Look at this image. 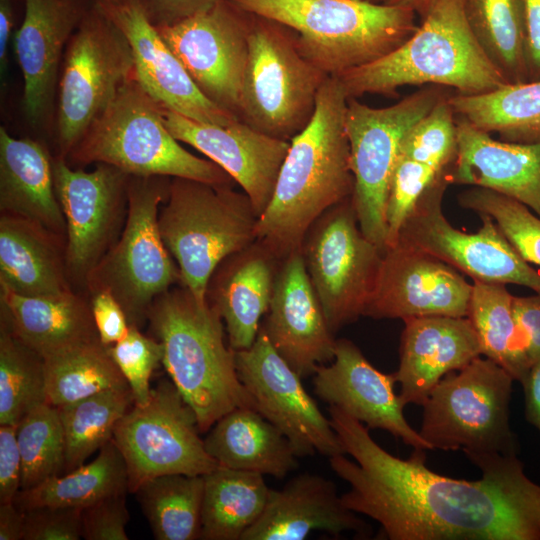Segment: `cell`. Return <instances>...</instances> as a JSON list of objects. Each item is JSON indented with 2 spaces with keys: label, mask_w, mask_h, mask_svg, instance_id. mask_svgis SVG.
I'll return each mask as SVG.
<instances>
[{
  "label": "cell",
  "mask_w": 540,
  "mask_h": 540,
  "mask_svg": "<svg viewBox=\"0 0 540 540\" xmlns=\"http://www.w3.org/2000/svg\"><path fill=\"white\" fill-rule=\"evenodd\" d=\"M525 394V416L540 433V360L535 362L521 383Z\"/></svg>",
  "instance_id": "cell-54"
},
{
  "label": "cell",
  "mask_w": 540,
  "mask_h": 540,
  "mask_svg": "<svg viewBox=\"0 0 540 540\" xmlns=\"http://www.w3.org/2000/svg\"><path fill=\"white\" fill-rule=\"evenodd\" d=\"M347 103L340 79L329 76L319 89L311 120L290 140L271 200L255 229L256 240L279 259L300 249L314 221L353 194Z\"/></svg>",
  "instance_id": "cell-2"
},
{
  "label": "cell",
  "mask_w": 540,
  "mask_h": 540,
  "mask_svg": "<svg viewBox=\"0 0 540 540\" xmlns=\"http://www.w3.org/2000/svg\"><path fill=\"white\" fill-rule=\"evenodd\" d=\"M134 75L130 44L106 8L92 1L69 39L58 80L56 135L67 158Z\"/></svg>",
  "instance_id": "cell-11"
},
{
  "label": "cell",
  "mask_w": 540,
  "mask_h": 540,
  "mask_svg": "<svg viewBox=\"0 0 540 540\" xmlns=\"http://www.w3.org/2000/svg\"><path fill=\"white\" fill-rule=\"evenodd\" d=\"M512 376L491 359L477 357L442 378L423 406L418 431L431 449L517 455L509 422Z\"/></svg>",
  "instance_id": "cell-10"
},
{
  "label": "cell",
  "mask_w": 540,
  "mask_h": 540,
  "mask_svg": "<svg viewBox=\"0 0 540 540\" xmlns=\"http://www.w3.org/2000/svg\"><path fill=\"white\" fill-rule=\"evenodd\" d=\"M170 133L220 166L250 198L259 217L269 204L290 141L262 133L239 120L204 124L163 108Z\"/></svg>",
  "instance_id": "cell-21"
},
{
  "label": "cell",
  "mask_w": 540,
  "mask_h": 540,
  "mask_svg": "<svg viewBox=\"0 0 540 540\" xmlns=\"http://www.w3.org/2000/svg\"><path fill=\"white\" fill-rule=\"evenodd\" d=\"M328 77L302 55L294 30L249 13L241 121L262 133L290 141L311 120L317 94Z\"/></svg>",
  "instance_id": "cell-8"
},
{
  "label": "cell",
  "mask_w": 540,
  "mask_h": 540,
  "mask_svg": "<svg viewBox=\"0 0 540 540\" xmlns=\"http://www.w3.org/2000/svg\"><path fill=\"white\" fill-rule=\"evenodd\" d=\"M107 349L131 389L134 404H146L151 396V375L162 363V344L129 325L125 337Z\"/></svg>",
  "instance_id": "cell-45"
},
{
  "label": "cell",
  "mask_w": 540,
  "mask_h": 540,
  "mask_svg": "<svg viewBox=\"0 0 540 540\" xmlns=\"http://www.w3.org/2000/svg\"><path fill=\"white\" fill-rule=\"evenodd\" d=\"M403 321L400 361L394 376L404 405H422L442 378L482 356L468 317L425 316Z\"/></svg>",
  "instance_id": "cell-25"
},
{
  "label": "cell",
  "mask_w": 540,
  "mask_h": 540,
  "mask_svg": "<svg viewBox=\"0 0 540 540\" xmlns=\"http://www.w3.org/2000/svg\"><path fill=\"white\" fill-rule=\"evenodd\" d=\"M456 116L501 140L515 143L540 141V80L507 83L477 95L452 94Z\"/></svg>",
  "instance_id": "cell-35"
},
{
  "label": "cell",
  "mask_w": 540,
  "mask_h": 540,
  "mask_svg": "<svg viewBox=\"0 0 540 540\" xmlns=\"http://www.w3.org/2000/svg\"><path fill=\"white\" fill-rule=\"evenodd\" d=\"M147 321L163 346L162 364L201 433L237 407L254 408L239 380L235 351L225 341L223 320L208 301L199 303L182 285L170 288L155 299Z\"/></svg>",
  "instance_id": "cell-3"
},
{
  "label": "cell",
  "mask_w": 540,
  "mask_h": 540,
  "mask_svg": "<svg viewBox=\"0 0 540 540\" xmlns=\"http://www.w3.org/2000/svg\"><path fill=\"white\" fill-rule=\"evenodd\" d=\"M296 32L302 55L329 76L377 60L418 28L404 6L361 0H229Z\"/></svg>",
  "instance_id": "cell-5"
},
{
  "label": "cell",
  "mask_w": 540,
  "mask_h": 540,
  "mask_svg": "<svg viewBox=\"0 0 540 540\" xmlns=\"http://www.w3.org/2000/svg\"><path fill=\"white\" fill-rule=\"evenodd\" d=\"M235 362L254 409L288 438L298 458L315 453L328 458L346 455L330 418L320 411L302 378L277 353L261 327L250 348L235 351Z\"/></svg>",
  "instance_id": "cell-17"
},
{
  "label": "cell",
  "mask_w": 540,
  "mask_h": 540,
  "mask_svg": "<svg viewBox=\"0 0 540 540\" xmlns=\"http://www.w3.org/2000/svg\"><path fill=\"white\" fill-rule=\"evenodd\" d=\"M0 210L34 221L66 243L65 218L57 198L53 159L30 138L0 128Z\"/></svg>",
  "instance_id": "cell-29"
},
{
  "label": "cell",
  "mask_w": 540,
  "mask_h": 540,
  "mask_svg": "<svg viewBox=\"0 0 540 540\" xmlns=\"http://www.w3.org/2000/svg\"><path fill=\"white\" fill-rule=\"evenodd\" d=\"M78 164L104 163L130 176L193 179L218 186L235 181L211 160L199 158L170 133L161 107L133 75L68 155Z\"/></svg>",
  "instance_id": "cell-6"
},
{
  "label": "cell",
  "mask_w": 540,
  "mask_h": 540,
  "mask_svg": "<svg viewBox=\"0 0 540 540\" xmlns=\"http://www.w3.org/2000/svg\"><path fill=\"white\" fill-rule=\"evenodd\" d=\"M456 129L457 155L449 171L450 183L496 191L540 217V141L496 140L460 116Z\"/></svg>",
  "instance_id": "cell-27"
},
{
  "label": "cell",
  "mask_w": 540,
  "mask_h": 540,
  "mask_svg": "<svg viewBox=\"0 0 540 540\" xmlns=\"http://www.w3.org/2000/svg\"><path fill=\"white\" fill-rule=\"evenodd\" d=\"M459 204L492 217L503 235L528 263L540 266V217L523 203L496 191L471 187L458 195Z\"/></svg>",
  "instance_id": "cell-43"
},
{
  "label": "cell",
  "mask_w": 540,
  "mask_h": 540,
  "mask_svg": "<svg viewBox=\"0 0 540 540\" xmlns=\"http://www.w3.org/2000/svg\"><path fill=\"white\" fill-rule=\"evenodd\" d=\"M281 259L262 242L226 257L212 273L207 301L221 316L234 351L252 346L269 309Z\"/></svg>",
  "instance_id": "cell-28"
},
{
  "label": "cell",
  "mask_w": 540,
  "mask_h": 540,
  "mask_svg": "<svg viewBox=\"0 0 540 540\" xmlns=\"http://www.w3.org/2000/svg\"><path fill=\"white\" fill-rule=\"evenodd\" d=\"M329 418L346 454L329 458L350 490L341 499L381 526L390 540H540V485L516 454L463 451L482 472L469 481L442 476L423 449L398 458L368 428L335 406Z\"/></svg>",
  "instance_id": "cell-1"
},
{
  "label": "cell",
  "mask_w": 540,
  "mask_h": 540,
  "mask_svg": "<svg viewBox=\"0 0 540 540\" xmlns=\"http://www.w3.org/2000/svg\"><path fill=\"white\" fill-rule=\"evenodd\" d=\"M102 5L130 44L136 80L161 107L210 125L228 126L240 120L203 95L135 1Z\"/></svg>",
  "instance_id": "cell-22"
},
{
  "label": "cell",
  "mask_w": 540,
  "mask_h": 540,
  "mask_svg": "<svg viewBox=\"0 0 540 540\" xmlns=\"http://www.w3.org/2000/svg\"><path fill=\"white\" fill-rule=\"evenodd\" d=\"M25 511L15 502L0 503V540H23Z\"/></svg>",
  "instance_id": "cell-55"
},
{
  "label": "cell",
  "mask_w": 540,
  "mask_h": 540,
  "mask_svg": "<svg viewBox=\"0 0 540 540\" xmlns=\"http://www.w3.org/2000/svg\"><path fill=\"white\" fill-rule=\"evenodd\" d=\"M258 216L233 186L171 178L158 215L162 240L176 261L181 285L201 304L216 267L256 240Z\"/></svg>",
  "instance_id": "cell-7"
},
{
  "label": "cell",
  "mask_w": 540,
  "mask_h": 540,
  "mask_svg": "<svg viewBox=\"0 0 540 540\" xmlns=\"http://www.w3.org/2000/svg\"><path fill=\"white\" fill-rule=\"evenodd\" d=\"M203 440L207 453L227 468L282 479L298 467L288 438L251 407L223 415Z\"/></svg>",
  "instance_id": "cell-32"
},
{
  "label": "cell",
  "mask_w": 540,
  "mask_h": 540,
  "mask_svg": "<svg viewBox=\"0 0 540 540\" xmlns=\"http://www.w3.org/2000/svg\"><path fill=\"white\" fill-rule=\"evenodd\" d=\"M394 374L377 370L350 340H336L330 365L317 366L313 375L315 394L367 428L383 429L413 449L432 450L406 420Z\"/></svg>",
  "instance_id": "cell-23"
},
{
  "label": "cell",
  "mask_w": 540,
  "mask_h": 540,
  "mask_svg": "<svg viewBox=\"0 0 540 540\" xmlns=\"http://www.w3.org/2000/svg\"><path fill=\"white\" fill-rule=\"evenodd\" d=\"M466 23L507 83L527 82L519 0H459Z\"/></svg>",
  "instance_id": "cell-38"
},
{
  "label": "cell",
  "mask_w": 540,
  "mask_h": 540,
  "mask_svg": "<svg viewBox=\"0 0 540 540\" xmlns=\"http://www.w3.org/2000/svg\"><path fill=\"white\" fill-rule=\"evenodd\" d=\"M450 96L438 102L408 130L400 143L399 155L438 172L451 168L457 155V129Z\"/></svg>",
  "instance_id": "cell-44"
},
{
  "label": "cell",
  "mask_w": 540,
  "mask_h": 540,
  "mask_svg": "<svg viewBox=\"0 0 540 540\" xmlns=\"http://www.w3.org/2000/svg\"><path fill=\"white\" fill-rule=\"evenodd\" d=\"M203 475L155 477L134 493L157 540L201 539Z\"/></svg>",
  "instance_id": "cell-39"
},
{
  "label": "cell",
  "mask_w": 540,
  "mask_h": 540,
  "mask_svg": "<svg viewBox=\"0 0 540 540\" xmlns=\"http://www.w3.org/2000/svg\"><path fill=\"white\" fill-rule=\"evenodd\" d=\"M90 306L98 336L105 346L125 337L129 322L122 306L109 291L91 293Z\"/></svg>",
  "instance_id": "cell-50"
},
{
  "label": "cell",
  "mask_w": 540,
  "mask_h": 540,
  "mask_svg": "<svg viewBox=\"0 0 540 540\" xmlns=\"http://www.w3.org/2000/svg\"><path fill=\"white\" fill-rule=\"evenodd\" d=\"M449 171L424 191L405 220L396 243L434 256L473 280L516 284L540 295V273L522 258L492 217L478 214L482 226L475 233L462 232L445 218L442 199L451 184Z\"/></svg>",
  "instance_id": "cell-15"
},
{
  "label": "cell",
  "mask_w": 540,
  "mask_h": 540,
  "mask_svg": "<svg viewBox=\"0 0 540 540\" xmlns=\"http://www.w3.org/2000/svg\"><path fill=\"white\" fill-rule=\"evenodd\" d=\"M155 26L182 21L213 6L218 0H133Z\"/></svg>",
  "instance_id": "cell-52"
},
{
  "label": "cell",
  "mask_w": 540,
  "mask_h": 540,
  "mask_svg": "<svg viewBox=\"0 0 540 540\" xmlns=\"http://www.w3.org/2000/svg\"><path fill=\"white\" fill-rule=\"evenodd\" d=\"M300 249L331 331L364 315L384 251L362 232L352 196L314 221Z\"/></svg>",
  "instance_id": "cell-13"
},
{
  "label": "cell",
  "mask_w": 540,
  "mask_h": 540,
  "mask_svg": "<svg viewBox=\"0 0 540 540\" xmlns=\"http://www.w3.org/2000/svg\"><path fill=\"white\" fill-rule=\"evenodd\" d=\"M156 28L203 95L239 118L249 13L218 0L202 12Z\"/></svg>",
  "instance_id": "cell-18"
},
{
  "label": "cell",
  "mask_w": 540,
  "mask_h": 540,
  "mask_svg": "<svg viewBox=\"0 0 540 540\" xmlns=\"http://www.w3.org/2000/svg\"><path fill=\"white\" fill-rule=\"evenodd\" d=\"M128 472L114 439L106 443L88 464L53 476L30 489L20 490L15 504L22 510L42 506L83 509L114 495H126Z\"/></svg>",
  "instance_id": "cell-34"
},
{
  "label": "cell",
  "mask_w": 540,
  "mask_h": 540,
  "mask_svg": "<svg viewBox=\"0 0 540 540\" xmlns=\"http://www.w3.org/2000/svg\"><path fill=\"white\" fill-rule=\"evenodd\" d=\"M444 172H438L427 165L398 154L387 200L386 249L396 244L400 230L419 198Z\"/></svg>",
  "instance_id": "cell-46"
},
{
  "label": "cell",
  "mask_w": 540,
  "mask_h": 540,
  "mask_svg": "<svg viewBox=\"0 0 540 540\" xmlns=\"http://www.w3.org/2000/svg\"><path fill=\"white\" fill-rule=\"evenodd\" d=\"M126 495H114L82 509V538L86 540H128L129 513Z\"/></svg>",
  "instance_id": "cell-48"
},
{
  "label": "cell",
  "mask_w": 540,
  "mask_h": 540,
  "mask_svg": "<svg viewBox=\"0 0 540 540\" xmlns=\"http://www.w3.org/2000/svg\"><path fill=\"white\" fill-rule=\"evenodd\" d=\"M376 5H388L391 0H361Z\"/></svg>",
  "instance_id": "cell-58"
},
{
  "label": "cell",
  "mask_w": 540,
  "mask_h": 540,
  "mask_svg": "<svg viewBox=\"0 0 540 540\" xmlns=\"http://www.w3.org/2000/svg\"><path fill=\"white\" fill-rule=\"evenodd\" d=\"M22 460L21 490L61 475L65 465V436L57 407L41 403L18 423Z\"/></svg>",
  "instance_id": "cell-42"
},
{
  "label": "cell",
  "mask_w": 540,
  "mask_h": 540,
  "mask_svg": "<svg viewBox=\"0 0 540 540\" xmlns=\"http://www.w3.org/2000/svg\"><path fill=\"white\" fill-rule=\"evenodd\" d=\"M0 287L24 296L69 292L65 240L29 219L1 213Z\"/></svg>",
  "instance_id": "cell-30"
},
{
  "label": "cell",
  "mask_w": 540,
  "mask_h": 540,
  "mask_svg": "<svg viewBox=\"0 0 540 540\" xmlns=\"http://www.w3.org/2000/svg\"><path fill=\"white\" fill-rule=\"evenodd\" d=\"M44 402V358L0 321V424L18 425Z\"/></svg>",
  "instance_id": "cell-41"
},
{
  "label": "cell",
  "mask_w": 540,
  "mask_h": 540,
  "mask_svg": "<svg viewBox=\"0 0 540 540\" xmlns=\"http://www.w3.org/2000/svg\"><path fill=\"white\" fill-rule=\"evenodd\" d=\"M193 409L172 381L162 379L149 401L133 404L113 439L127 466L128 491L167 474L205 475L218 463L207 453Z\"/></svg>",
  "instance_id": "cell-14"
},
{
  "label": "cell",
  "mask_w": 540,
  "mask_h": 540,
  "mask_svg": "<svg viewBox=\"0 0 540 540\" xmlns=\"http://www.w3.org/2000/svg\"><path fill=\"white\" fill-rule=\"evenodd\" d=\"M512 299L505 284L473 280L468 318L482 355L522 383L531 364L514 320Z\"/></svg>",
  "instance_id": "cell-37"
},
{
  "label": "cell",
  "mask_w": 540,
  "mask_h": 540,
  "mask_svg": "<svg viewBox=\"0 0 540 540\" xmlns=\"http://www.w3.org/2000/svg\"><path fill=\"white\" fill-rule=\"evenodd\" d=\"M271 345L301 377L333 360L336 339L306 271L301 249L281 259L261 323Z\"/></svg>",
  "instance_id": "cell-20"
},
{
  "label": "cell",
  "mask_w": 540,
  "mask_h": 540,
  "mask_svg": "<svg viewBox=\"0 0 540 540\" xmlns=\"http://www.w3.org/2000/svg\"><path fill=\"white\" fill-rule=\"evenodd\" d=\"M54 186L66 223L65 263L72 284L86 287L90 272L118 239L127 215L130 175L109 164L71 168L53 159Z\"/></svg>",
  "instance_id": "cell-16"
},
{
  "label": "cell",
  "mask_w": 540,
  "mask_h": 540,
  "mask_svg": "<svg viewBox=\"0 0 540 540\" xmlns=\"http://www.w3.org/2000/svg\"><path fill=\"white\" fill-rule=\"evenodd\" d=\"M14 24L11 0H0V70L3 76L7 69L8 45Z\"/></svg>",
  "instance_id": "cell-56"
},
{
  "label": "cell",
  "mask_w": 540,
  "mask_h": 540,
  "mask_svg": "<svg viewBox=\"0 0 540 540\" xmlns=\"http://www.w3.org/2000/svg\"><path fill=\"white\" fill-rule=\"evenodd\" d=\"M0 308V321L42 357L99 337L90 302L73 290L24 296L0 287Z\"/></svg>",
  "instance_id": "cell-31"
},
{
  "label": "cell",
  "mask_w": 540,
  "mask_h": 540,
  "mask_svg": "<svg viewBox=\"0 0 540 540\" xmlns=\"http://www.w3.org/2000/svg\"><path fill=\"white\" fill-rule=\"evenodd\" d=\"M337 77L348 99L395 96L410 85H438L456 94L477 95L507 84L471 33L459 0H434L403 44Z\"/></svg>",
  "instance_id": "cell-4"
},
{
  "label": "cell",
  "mask_w": 540,
  "mask_h": 540,
  "mask_svg": "<svg viewBox=\"0 0 540 540\" xmlns=\"http://www.w3.org/2000/svg\"><path fill=\"white\" fill-rule=\"evenodd\" d=\"M130 387L113 388L57 407L65 436V465L70 472L113 439L119 420L133 406Z\"/></svg>",
  "instance_id": "cell-40"
},
{
  "label": "cell",
  "mask_w": 540,
  "mask_h": 540,
  "mask_svg": "<svg viewBox=\"0 0 540 540\" xmlns=\"http://www.w3.org/2000/svg\"><path fill=\"white\" fill-rule=\"evenodd\" d=\"M91 1H97L105 5L115 4L120 2L121 0H91Z\"/></svg>",
  "instance_id": "cell-59"
},
{
  "label": "cell",
  "mask_w": 540,
  "mask_h": 540,
  "mask_svg": "<svg viewBox=\"0 0 540 540\" xmlns=\"http://www.w3.org/2000/svg\"><path fill=\"white\" fill-rule=\"evenodd\" d=\"M25 511L23 540H79L82 509L42 506Z\"/></svg>",
  "instance_id": "cell-47"
},
{
  "label": "cell",
  "mask_w": 540,
  "mask_h": 540,
  "mask_svg": "<svg viewBox=\"0 0 540 540\" xmlns=\"http://www.w3.org/2000/svg\"><path fill=\"white\" fill-rule=\"evenodd\" d=\"M433 1L434 0H391L388 5L408 7L422 18L427 13Z\"/></svg>",
  "instance_id": "cell-57"
},
{
  "label": "cell",
  "mask_w": 540,
  "mask_h": 540,
  "mask_svg": "<svg viewBox=\"0 0 540 540\" xmlns=\"http://www.w3.org/2000/svg\"><path fill=\"white\" fill-rule=\"evenodd\" d=\"M170 180L165 176H130L122 231L86 282L90 294L109 291L122 306L129 325L139 328L147 321L155 299L181 283L158 224Z\"/></svg>",
  "instance_id": "cell-9"
},
{
  "label": "cell",
  "mask_w": 540,
  "mask_h": 540,
  "mask_svg": "<svg viewBox=\"0 0 540 540\" xmlns=\"http://www.w3.org/2000/svg\"><path fill=\"white\" fill-rule=\"evenodd\" d=\"M18 425L0 424V503L14 502L21 490L22 460Z\"/></svg>",
  "instance_id": "cell-49"
},
{
  "label": "cell",
  "mask_w": 540,
  "mask_h": 540,
  "mask_svg": "<svg viewBox=\"0 0 540 540\" xmlns=\"http://www.w3.org/2000/svg\"><path fill=\"white\" fill-rule=\"evenodd\" d=\"M514 320L531 366L540 360V295L512 299Z\"/></svg>",
  "instance_id": "cell-51"
},
{
  "label": "cell",
  "mask_w": 540,
  "mask_h": 540,
  "mask_svg": "<svg viewBox=\"0 0 540 540\" xmlns=\"http://www.w3.org/2000/svg\"><path fill=\"white\" fill-rule=\"evenodd\" d=\"M524 29L527 82L540 80V0H519Z\"/></svg>",
  "instance_id": "cell-53"
},
{
  "label": "cell",
  "mask_w": 540,
  "mask_h": 540,
  "mask_svg": "<svg viewBox=\"0 0 540 540\" xmlns=\"http://www.w3.org/2000/svg\"><path fill=\"white\" fill-rule=\"evenodd\" d=\"M450 90L426 85L380 108L357 98L348 99L345 127L354 178L352 201L362 232L384 252L389 185L402 138L438 102L450 96Z\"/></svg>",
  "instance_id": "cell-12"
},
{
  "label": "cell",
  "mask_w": 540,
  "mask_h": 540,
  "mask_svg": "<svg viewBox=\"0 0 540 540\" xmlns=\"http://www.w3.org/2000/svg\"><path fill=\"white\" fill-rule=\"evenodd\" d=\"M472 285L460 271L418 249L396 243L384 254L363 316L407 319L468 317Z\"/></svg>",
  "instance_id": "cell-19"
},
{
  "label": "cell",
  "mask_w": 540,
  "mask_h": 540,
  "mask_svg": "<svg viewBox=\"0 0 540 540\" xmlns=\"http://www.w3.org/2000/svg\"><path fill=\"white\" fill-rule=\"evenodd\" d=\"M43 358L46 402L54 407L104 390L129 387L99 337Z\"/></svg>",
  "instance_id": "cell-36"
},
{
  "label": "cell",
  "mask_w": 540,
  "mask_h": 540,
  "mask_svg": "<svg viewBox=\"0 0 540 540\" xmlns=\"http://www.w3.org/2000/svg\"><path fill=\"white\" fill-rule=\"evenodd\" d=\"M87 2L91 0H25L14 49L24 79V111L33 126L47 118L63 52L91 4Z\"/></svg>",
  "instance_id": "cell-24"
},
{
  "label": "cell",
  "mask_w": 540,
  "mask_h": 540,
  "mask_svg": "<svg viewBox=\"0 0 540 540\" xmlns=\"http://www.w3.org/2000/svg\"><path fill=\"white\" fill-rule=\"evenodd\" d=\"M203 477L201 539L241 540L266 507L263 475L219 465Z\"/></svg>",
  "instance_id": "cell-33"
},
{
  "label": "cell",
  "mask_w": 540,
  "mask_h": 540,
  "mask_svg": "<svg viewBox=\"0 0 540 540\" xmlns=\"http://www.w3.org/2000/svg\"><path fill=\"white\" fill-rule=\"evenodd\" d=\"M313 531L333 536L353 532L362 539L371 527L347 508L334 482L320 475L302 473L281 489H271L259 520L241 540H303Z\"/></svg>",
  "instance_id": "cell-26"
}]
</instances>
